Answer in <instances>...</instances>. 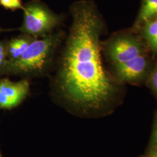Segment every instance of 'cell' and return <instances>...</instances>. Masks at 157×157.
<instances>
[{
    "label": "cell",
    "mask_w": 157,
    "mask_h": 157,
    "mask_svg": "<svg viewBox=\"0 0 157 157\" xmlns=\"http://www.w3.org/2000/svg\"><path fill=\"white\" fill-rule=\"evenodd\" d=\"M70 12L72 20L58 59L56 88L73 107L85 111H99L117 93L102 62L100 38L104 22L91 1L73 2Z\"/></svg>",
    "instance_id": "obj_1"
},
{
    "label": "cell",
    "mask_w": 157,
    "mask_h": 157,
    "mask_svg": "<svg viewBox=\"0 0 157 157\" xmlns=\"http://www.w3.org/2000/svg\"><path fill=\"white\" fill-rule=\"evenodd\" d=\"M65 36V32L60 30L34 40L21 56L13 61L6 62L1 71L19 75L25 78L44 75L52 65Z\"/></svg>",
    "instance_id": "obj_2"
},
{
    "label": "cell",
    "mask_w": 157,
    "mask_h": 157,
    "mask_svg": "<svg viewBox=\"0 0 157 157\" xmlns=\"http://www.w3.org/2000/svg\"><path fill=\"white\" fill-rule=\"evenodd\" d=\"M23 11V20L20 31L37 39L53 33L62 21V15L54 12L40 0H32L24 4Z\"/></svg>",
    "instance_id": "obj_3"
},
{
    "label": "cell",
    "mask_w": 157,
    "mask_h": 157,
    "mask_svg": "<svg viewBox=\"0 0 157 157\" xmlns=\"http://www.w3.org/2000/svg\"><path fill=\"white\" fill-rule=\"evenodd\" d=\"M142 43L139 40L129 36L119 37L110 41L107 47V54L113 65L122 63L144 54Z\"/></svg>",
    "instance_id": "obj_4"
},
{
    "label": "cell",
    "mask_w": 157,
    "mask_h": 157,
    "mask_svg": "<svg viewBox=\"0 0 157 157\" xmlns=\"http://www.w3.org/2000/svg\"><path fill=\"white\" fill-rule=\"evenodd\" d=\"M30 93L27 78L12 82L8 78L0 80V109H11L19 105Z\"/></svg>",
    "instance_id": "obj_5"
},
{
    "label": "cell",
    "mask_w": 157,
    "mask_h": 157,
    "mask_svg": "<svg viewBox=\"0 0 157 157\" xmlns=\"http://www.w3.org/2000/svg\"><path fill=\"white\" fill-rule=\"evenodd\" d=\"M149 63L143 54L128 62L115 64V72L118 78L123 82H135L142 78L147 72Z\"/></svg>",
    "instance_id": "obj_6"
},
{
    "label": "cell",
    "mask_w": 157,
    "mask_h": 157,
    "mask_svg": "<svg viewBox=\"0 0 157 157\" xmlns=\"http://www.w3.org/2000/svg\"><path fill=\"white\" fill-rule=\"evenodd\" d=\"M37 38L27 34L22 35L11 40L7 44V62H12L17 59L26 50L29 45Z\"/></svg>",
    "instance_id": "obj_7"
},
{
    "label": "cell",
    "mask_w": 157,
    "mask_h": 157,
    "mask_svg": "<svg viewBox=\"0 0 157 157\" xmlns=\"http://www.w3.org/2000/svg\"><path fill=\"white\" fill-rule=\"evenodd\" d=\"M143 37L146 40L150 48L157 54V16L143 23Z\"/></svg>",
    "instance_id": "obj_8"
},
{
    "label": "cell",
    "mask_w": 157,
    "mask_h": 157,
    "mask_svg": "<svg viewBox=\"0 0 157 157\" xmlns=\"http://www.w3.org/2000/svg\"><path fill=\"white\" fill-rule=\"evenodd\" d=\"M157 16V0H143L138 17V22L144 23Z\"/></svg>",
    "instance_id": "obj_9"
},
{
    "label": "cell",
    "mask_w": 157,
    "mask_h": 157,
    "mask_svg": "<svg viewBox=\"0 0 157 157\" xmlns=\"http://www.w3.org/2000/svg\"><path fill=\"white\" fill-rule=\"evenodd\" d=\"M0 5L6 10L16 11L24 8V4L21 0H0Z\"/></svg>",
    "instance_id": "obj_10"
},
{
    "label": "cell",
    "mask_w": 157,
    "mask_h": 157,
    "mask_svg": "<svg viewBox=\"0 0 157 157\" xmlns=\"http://www.w3.org/2000/svg\"><path fill=\"white\" fill-rule=\"evenodd\" d=\"M7 62V44L0 43V71Z\"/></svg>",
    "instance_id": "obj_11"
},
{
    "label": "cell",
    "mask_w": 157,
    "mask_h": 157,
    "mask_svg": "<svg viewBox=\"0 0 157 157\" xmlns=\"http://www.w3.org/2000/svg\"><path fill=\"white\" fill-rule=\"evenodd\" d=\"M150 84L153 90L157 94V67L153 71L150 78Z\"/></svg>",
    "instance_id": "obj_12"
},
{
    "label": "cell",
    "mask_w": 157,
    "mask_h": 157,
    "mask_svg": "<svg viewBox=\"0 0 157 157\" xmlns=\"http://www.w3.org/2000/svg\"><path fill=\"white\" fill-rule=\"evenodd\" d=\"M148 157H157V144H154L148 154Z\"/></svg>",
    "instance_id": "obj_13"
},
{
    "label": "cell",
    "mask_w": 157,
    "mask_h": 157,
    "mask_svg": "<svg viewBox=\"0 0 157 157\" xmlns=\"http://www.w3.org/2000/svg\"><path fill=\"white\" fill-rule=\"evenodd\" d=\"M152 140L154 144H157V120L154 125V128L152 132Z\"/></svg>",
    "instance_id": "obj_14"
},
{
    "label": "cell",
    "mask_w": 157,
    "mask_h": 157,
    "mask_svg": "<svg viewBox=\"0 0 157 157\" xmlns=\"http://www.w3.org/2000/svg\"><path fill=\"white\" fill-rule=\"evenodd\" d=\"M0 157H2V155H1V152H0Z\"/></svg>",
    "instance_id": "obj_15"
}]
</instances>
